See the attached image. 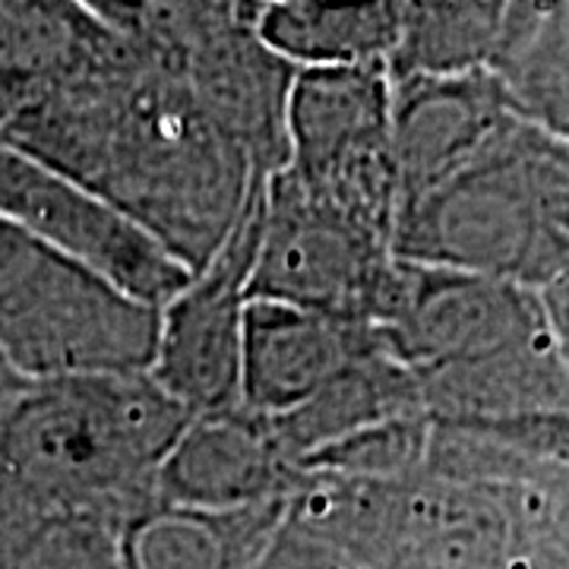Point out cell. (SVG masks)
<instances>
[{"label": "cell", "mask_w": 569, "mask_h": 569, "mask_svg": "<svg viewBox=\"0 0 569 569\" xmlns=\"http://www.w3.org/2000/svg\"><path fill=\"white\" fill-rule=\"evenodd\" d=\"M0 142L96 193L190 272L209 263L266 181L181 73L133 36L22 111Z\"/></svg>", "instance_id": "6da1fadb"}, {"label": "cell", "mask_w": 569, "mask_h": 569, "mask_svg": "<svg viewBox=\"0 0 569 569\" xmlns=\"http://www.w3.org/2000/svg\"><path fill=\"white\" fill-rule=\"evenodd\" d=\"M288 526L365 569H569V466L433 421L408 475L301 471Z\"/></svg>", "instance_id": "7a4b0ae2"}, {"label": "cell", "mask_w": 569, "mask_h": 569, "mask_svg": "<svg viewBox=\"0 0 569 569\" xmlns=\"http://www.w3.org/2000/svg\"><path fill=\"white\" fill-rule=\"evenodd\" d=\"M193 415L149 370L29 383L0 437V478L41 509L118 526L159 503L156 481Z\"/></svg>", "instance_id": "3957f363"}, {"label": "cell", "mask_w": 569, "mask_h": 569, "mask_svg": "<svg viewBox=\"0 0 569 569\" xmlns=\"http://www.w3.org/2000/svg\"><path fill=\"white\" fill-rule=\"evenodd\" d=\"M399 260L548 288L569 276V137L509 114L396 216Z\"/></svg>", "instance_id": "277c9868"}, {"label": "cell", "mask_w": 569, "mask_h": 569, "mask_svg": "<svg viewBox=\"0 0 569 569\" xmlns=\"http://www.w3.org/2000/svg\"><path fill=\"white\" fill-rule=\"evenodd\" d=\"M159 342V307L0 219V358L20 377L142 373Z\"/></svg>", "instance_id": "5b68a950"}, {"label": "cell", "mask_w": 569, "mask_h": 569, "mask_svg": "<svg viewBox=\"0 0 569 569\" xmlns=\"http://www.w3.org/2000/svg\"><path fill=\"white\" fill-rule=\"evenodd\" d=\"M284 171L310 197L392 244L399 178L387 63L298 70L288 99Z\"/></svg>", "instance_id": "8992f818"}, {"label": "cell", "mask_w": 569, "mask_h": 569, "mask_svg": "<svg viewBox=\"0 0 569 569\" xmlns=\"http://www.w3.org/2000/svg\"><path fill=\"white\" fill-rule=\"evenodd\" d=\"M392 269L396 253L387 238L310 197L284 168L266 178L250 301L373 326Z\"/></svg>", "instance_id": "52a82bcc"}, {"label": "cell", "mask_w": 569, "mask_h": 569, "mask_svg": "<svg viewBox=\"0 0 569 569\" xmlns=\"http://www.w3.org/2000/svg\"><path fill=\"white\" fill-rule=\"evenodd\" d=\"M373 329L411 377L481 365L550 336L541 291L399 257Z\"/></svg>", "instance_id": "ba28073f"}, {"label": "cell", "mask_w": 569, "mask_h": 569, "mask_svg": "<svg viewBox=\"0 0 569 569\" xmlns=\"http://www.w3.org/2000/svg\"><path fill=\"white\" fill-rule=\"evenodd\" d=\"M263 187L266 181L257 183L234 231L209 263L190 272L181 291L159 307V342L149 373L190 415L244 406L241 358Z\"/></svg>", "instance_id": "9c48e42d"}, {"label": "cell", "mask_w": 569, "mask_h": 569, "mask_svg": "<svg viewBox=\"0 0 569 569\" xmlns=\"http://www.w3.org/2000/svg\"><path fill=\"white\" fill-rule=\"evenodd\" d=\"M0 219L152 307L168 305L190 279L187 266L118 209L7 142H0Z\"/></svg>", "instance_id": "30bf717a"}, {"label": "cell", "mask_w": 569, "mask_h": 569, "mask_svg": "<svg viewBox=\"0 0 569 569\" xmlns=\"http://www.w3.org/2000/svg\"><path fill=\"white\" fill-rule=\"evenodd\" d=\"M266 415L238 406L193 415L162 462L159 503L193 509H238L284 500L298 485Z\"/></svg>", "instance_id": "8fae6325"}, {"label": "cell", "mask_w": 569, "mask_h": 569, "mask_svg": "<svg viewBox=\"0 0 569 569\" xmlns=\"http://www.w3.org/2000/svg\"><path fill=\"white\" fill-rule=\"evenodd\" d=\"M377 342L380 336L370 323L279 301H250L241 358L244 408L276 418L305 406Z\"/></svg>", "instance_id": "7c38bea8"}, {"label": "cell", "mask_w": 569, "mask_h": 569, "mask_svg": "<svg viewBox=\"0 0 569 569\" xmlns=\"http://www.w3.org/2000/svg\"><path fill=\"white\" fill-rule=\"evenodd\" d=\"M298 70L266 44L260 29L234 32L178 67L206 118L260 178L288 162V99Z\"/></svg>", "instance_id": "4fadbf2b"}, {"label": "cell", "mask_w": 569, "mask_h": 569, "mask_svg": "<svg viewBox=\"0 0 569 569\" xmlns=\"http://www.w3.org/2000/svg\"><path fill=\"white\" fill-rule=\"evenodd\" d=\"M509 114L512 111L485 70L456 77H392L399 209L452 174Z\"/></svg>", "instance_id": "5bb4252c"}, {"label": "cell", "mask_w": 569, "mask_h": 569, "mask_svg": "<svg viewBox=\"0 0 569 569\" xmlns=\"http://www.w3.org/2000/svg\"><path fill=\"white\" fill-rule=\"evenodd\" d=\"M121 36L73 0H17L0 17V133Z\"/></svg>", "instance_id": "9a60e30c"}, {"label": "cell", "mask_w": 569, "mask_h": 569, "mask_svg": "<svg viewBox=\"0 0 569 569\" xmlns=\"http://www.w3.org/2000/svg\"><path fill=\"white\" fill-rule=\"evenodd\" d=\"M288 503L238 509L156 503L121 529L123 569H253L288 522Z\"/></svg>", "instance_id": "2e32d148"}, {"label": "cell", "mask_w": 569, "mask_h": 569, "mask_svg": "<svg viewBox=\"0 0 569 569\" xmlns=\"http://www.w3.org/2000/svg\"><path fill=\"white\" fill-rule=\"evenodd\" d=\"M402 418H427L421 392L411 370L377 342L305 406L269 418V425L284 459L301 471L313 452Z\"/></svg>", "instance_id": "e0dca14e"}, {"label": "cell", "mask_w": 569, "mask_h": 569, "mask_svg": "<svg viewBox=\"0 0 569 569\" xmlns=\"http://www.w3.org/2000/svg\"><path fill=\"white\" fill-rule=\"evenodd\" d=\"M481 70L516 118L569 137V0H509Z\"/></svg>", "instance_id": "ac0fdd59"}, {"label": "cell", "mask_w": 569, "mask_h": 569, "mask_svg": "<svg viewBox=\"0 0 569 569\" xmlns=\"http://www.w3.org/2000/svg\"><path fill=\"white\" fill-rule=\"evenodd\" d=\"M260 36L295 67H389L399 13L392 0H288L266 7Z\"/></svg>", "instance_id": "d6986e66"}, {"label": "cell", "mask_w": 569, "mask_h": 569, "mask_svg": "<svg viewBox=\"0 0 569 569\" xmlns=\"http://www.w3.org/2000/svg\"><path fill=\"white\" fill-rule=\"evenodd\" d=\"M399 44L389 77H456L481 70L509 0H392Z\"/></svg>", "instance_id": "ffe728a7"}, {"label": "cell", "mask_w": 569, "mask_h": 569, "mask_svg": "<svg viewBox=\"0 0 569 569\" xmlns=\"http://www.w3.org/2000/svg\"><path fill=\"white\" fill-rule=\"evenodd\" d=\"M0 569H123L121 526L96 512L26 509L0 545Z\"/></svg>", "instance_id": "44dd1931"}, {"label": "cell", "mask_w": 569, "mask_h": 569, "mask_svg": "<svg viewBox=\"0 0 569 569\" xmlns=\"http://www.w3.org/2000/svg\"><path fill=\"white\" fill-rule=\"evenodd\" d=\"M257 0H140L133 39L178 73L203 48L244 29H260Z\"/></svg>", "instance_id": "7402d4cb"}, {"label": "cell", "mask_w": 569, "mask_h": 569, "mask_svg": "<svg viewBox=\"0 0 569 569\" xmlns=\"http://www.w3.org/2000/svg\"><path fill=\"white\" fill-rule=\"evenodd\" d=\"M253 569H365L355 560L342 557L339 550L326 548L320 541L307 538L305 531L291 529L284 522V529L276 535V541L269 545L263 557L257 560Z\"/></svg>", "instance_id": "603a6c76"}, {"label": "cell", "mask_w": 569, "mask_h": 569, "mask_svg": "<svg viewBox=\"0 0 569 569\" xmlns=\"http://www.w3.org/2000/svg\"><path fill=\"white\" fill-rule=\"evenodd\" d=\"M541 305H545V313H548V326L553 342H557V351L563 358V365L569 370V276L560 279V282L541 288Z\"/></svg>", "instance_id": "cb8c5ba5"}, {"label": "cell", "mask_w": 569, "mask_h": 569, "mask_svg": "<svg viewBox=\"0 0 569 569\" xmlns=\"http://www.w3.org/2000/svg\"><path fill=\"white\" fill-rule=\"evenodd\" d=\"M73 3H80L82 10H89L96 20H102L104 26L118 29L123 36H133V29H137L140 0H73Z\"/></svg>", "instance_id": "d4e9b609"}, {"label": "cell", "mask_w": 569, "mask_h": 569, "mask_svg": "<svg viewBox=\"0 0 569 569\" xmlns=\"http://www.w3.org/2000/svg\"><path fill=\"white\" fill-rule=\"evenodd\" d=\"M29 383H32V380L20 377L13 367L0 358V437H3L7 421H10V415H13V408H17V402L22 399V392H26Z\"/></svg>", "instance_id": "484cf974"}, {"label": "cell", "mask_w": 569, "mask_h": 569, "mask_svg": "<svg viewBox=\"0 0 569 569\" xmlns=\"http://www.w3.org/2000/svg\"><path fill=\"white\" fill-rule=\"evenodd\" d=\"M13 3H17V0H0V17H3V13H7V10L13 7Z\"/></svg>", "instance_id": "4316f807"}, {"label": "cell", "mask_w": 569, "mask_h": 569, "mask_svg": "<svg viewBox=\"0 0 569 569\" xmlns=\"http://www.w3.org/2000/svg\"><path fill=\"white\" fill-rule=\"evenodd\" d=\"M257 3H260V7H276V3H288V0H257Z\"/></svg>", "instance_id": "83f0119b"}]
</instances>
